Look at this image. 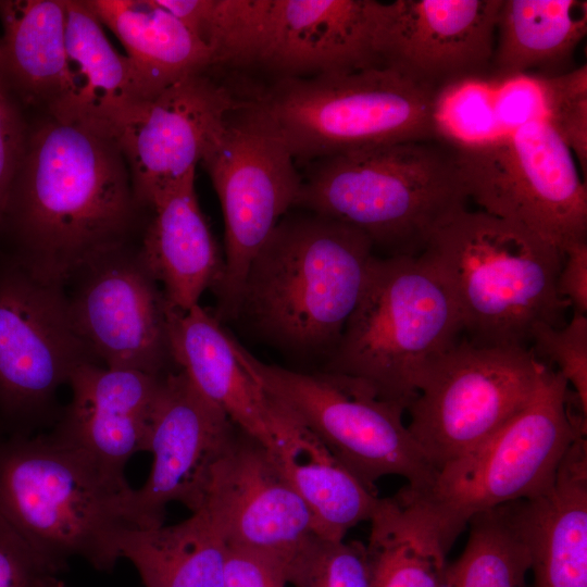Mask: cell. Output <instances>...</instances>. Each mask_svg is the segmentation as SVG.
<instances>
[{
  "label": "cell",
  "instance_id": "obj_19",
  "mask_svg": "<svg viewBox=\"0 0 587 587\" xmlns=\"http://www.w3.org/2000/svg\"><path fill=\"white\" fill-rule=\"evenodd\" d=\"M208 71L170 85L145 103L113 139L140 207L149 208L162 192L196 173L197 164L243 101Z\"/></svg>",
  "mask_w": 587,
  "mask_h": 587
},
{
  "label": "cell",
  "instance_id": "obj_4",
  "mask_svg": "<svg viewBox=\"0 0 587 587\" xmlns=\"http://www.w3.org/2000/svg\"><path fill=\"white\" fill-rule=\"evenodd\" d=\"M419 255L447 285L475 345L527 348L537 325L564 324L570 305L557 291L564 253L523 226L464 209Z\"/></svg>",
  "mask_w": 587,
  "mask_h": 587
},
{
  "label": "cell",
  "instance_id": "obj_34",
  "mask_svg": "<svg viewBox=\"0 0 587 587\" xmlns=\"http://www.w3.org/2000/svg\"><path fill=\"white\" fill-rule=\"evenodd\" d=\"M530 349L539 361L553 363L565 378L582 410L587 413V315L574 312L560 327L539 324Z\"/></svg>",
  "mask_w": 587,
  "mask_h": 587
},
{
  "label": "cell",
  "instance_id": "obj_20",
  "mask_svg": "<svg viewBox=\"0 0 587 587\" xmlns=\"http://www.w3.org/2000/svg\"><path fill=\"white\" fill-rule=\"evenodd\" d=\"M162 375L88 362L73 373L71 400L50 432L117 477L147 451L148 425Z\"/></svg>",
  "mask_w": 587,
  "mask_h": 587
},
{
  "label": "cell",
  "instance_id": "obj_11",
  "mask_svg": "<svg viewBox=\"0 0 587 587\" xmlns=\"http://www.w3.org/2000/svg\"><path fill=\"white\" fill-rule=\"evenodd\" d=\"M469 199L562 252L587 240V188L571 150L544 115L454 146Z\"/></svg>",
  "mask_w": 587,
  "mask_h": 587
},
{
  "label": "cell",
  "instance_id": "obj_30",
  "mask_svg": "<svg viewBox=\"0 0 587 587\" xmlns=\"http://www.w3.org/2000/svg\"><path fill=\"white\" fill-rule=\"evenodd\" d=\"M227 550L203 509L170 526L129 528L118 542L146 587H223Z\"/></svg>",
  "mask_w": 587,
  "mask_h": 587
},
{
  "label": "cell",
  "instance_id": "obj_36",
  "mask_svg": "<svg viewBox=\"0 0 587 587\" xmlns=\"http://www.w3.org/2000/svg\"><path fill=\"white\" fill-rule=\"evenodd\" d=\"M0 513V587H67Z\"/></svg>",
  "mask_w": 587,
  "mask_h": 587
},
{
  "label": "cell",
  "instance_id": "obj_18",
  "mask_svg": "<svg viewBox=\"0 0 587 587\" xmlns=\"http://www.w3.org/2000/svg\"><path fill=\"white\" fill-rule=\"evenodd\" d=\"M236 429L227 414L182 370L163 374L148 425L151 471L132 496L137 527L164 525L166 507L172 502L197 511L212 465Z\"/></svg>",
  "mask_w": 587,
  "mask_h": 587
},
{
  "label": "cell",
  "instance_id": "obj_12",
  "mask_svg": "<svg viewBox=\"0 0 587 587\" xmlns=\"http://www.w3.org/2000/svg\"><path fill=\"white\" fill-rule=\"evenodd\" d=\"M545 363L528 348L457 340L426 366L408 428L438 472L475 449L533 398Z\"/></svg>",
  "mask_w": 587,
  "mask_h": 587
},
{
  "label": "cell",
  "instance_id": "obj_24",
  "mask_svg": "<svg viewBox=\"0 0 587 587\" xmlns=\"http://www.w3.org/2000/svg\"><path fill=\"white\" fill-rule=\"evenodd\" d=\"M266 396L272 437L268 450L311 511L316 535L345 539L350 528L371 519L377 491L355 477L288 409Z\"/></svg>",
  "mask_w": 587,
  "mask_h": 587
},
{
  "label": "cell",
  "instance_id": "obj_7",
  "mask_svg": "<svg viewBox=\"0 0 587 587\" xmlns=\"http://www.w3.org/2000/svg\"><path fill=\"white\" fill-rule=\"evenodd\" d=\"M438 92L384 67L275 80L249 99L296 161L441 139ZM442 140V139H441Z\"/></svg>",
  "mask_w": 587,
  "mask_h": 587
},
{
  "label": "cell",
  "instance_id": "obj_23",
  "mask_svg": "<svg viewBox=\"0 0 587 587\" xmlns=\"http://www.w3.org/2000/svg\"><path fill=\"white\" fill-rule=\"evenodd\" d=\"M66 8L72 98L60 121L113 141L125 123L157 96L134 62L115 50L83 0H66Z\"/></svg>",
  "mask_w": 587,
  "mask_h": 587
},
{
  "label": "cell",
  "instance_id": "obj_27",
  "mask_svg": "<svg viewBox=\"0 0 587 587\" xmlns=\"http://www.w3.org/2000/svg\"><path fill=\"white\" fill-rule=\"evenodd\" d=\"M0 64L23 107L62 120L72 98L66 0H0Z\"/></svg>",
  "mask_w": 587,
  "mask_h": 587
},
{
  "label": "cell",
  "instance_id": "obj_10",
  "mask_svg": "<svg viewBox=\"0 0 587 587\" xmlns=\"http://www.w3.org/2000/svg\"><path fill=\"white\" fill-rule=\"evenodd\" d=\"M586 428L587 414L567 382L545 363L529 402L475 449L440 469L424 495L464 529L479 512L549 488L566 450Z\"/></svg>",
  "mask_w": 587,
  "mask_h": 587
},
{
  "label": "cell",
  "instance_id": "obj_35",
  "mask_svg": "<svg viewBox=\"0 0 587 587\" xmlns=\"http://www.w3.org/2000/svg\"><path fill=\"white\" fill-rule=\"evenodd\" d=\"M23 109L0 64V232L30 127Z\"/></svg>",
  "mask_w": 587,
  "mask_h": 587
},
{
  "label": "cell",
  "instance_id": "obj_31",
  "mask_svg": "<svg viewBox=\"0 0 587 587\" xmlns=\"http://www.w3.org/2000/svg\"><path fill=\"white\" fill-rule=\"evenodd\" d=\"M462 554L448 563L444 587H527L530 559L509 503L469 522Z\"/></svg>",
  "mask_w": 587,
  "mask_h": 587
},
{
  "label": "cell",
  "instance_id": "obj_38",
  "mask_svg": "<svg viewBox=\"0 0 587 587\" xmlns=\"http://www.w3.org/2000/svg\"><path fill=\"white\" fill-rule=\"evenodd\" d=\"M557 278V291L574 312L587 314V240L564 250Z\"/></svg>",
  "mask_w": 587,
  "mask_h": 587
},
{
  "label": "cell",
  "instance_id": "obj_15",
  "mask_svg": "<svg viewBox=\"0 0 587 587\" xmlns=\"http://www.w3.org/2000/svg\"><path fill=\"white\" fill-rule=\"evenodd\" d=\"M502 0H374L375 66L438 93L490 75Z\"/></svg>",
  "mask_w": 587,
  "mask_h": 587
},
{
  "label": "cell",
  "instance_id": "obj_28",
  "mask_svg": "<svg viewBox=\"0 0 587 587\" xmlns=\"http://www.w3.org/2000/svg\"><path fill=\"white\" fill-rule=\"evenodd\" d=\"M586 33L585 0H502L489 77L504 82L566 72Z\"/></svg>",
  "mask_w": 587,
  "mask_h": 587
},
{
  "label": "cell",
  "instance_id": "obj_17",
  "mask_svg": "<svg viewBox=\"0 0 587 587\" xmlns=\"http://www.w3.org/2000/svg\"><path fill=\"white\" fill-rule=\"evenodd\" d=\"M229 547L285 569L316 535L311 511L271 451L237 427L212 465L202 504Z\"/></svg>",
  "mask_w": 587,
  "mask_h": 587
},
{
  "label": "cell",
  "instance_id": "obj_13",
  "mask_svg": "<svg viewBox=\"0 0 587 587\" xmlns=\"http://www.w3.org/2000/svg\"><path fill=\"white\" fill-rule=\"evenodd\" d=\"M224 217V268L215 316L236 320L249 266L278 222L295 208L301 174L271 123L250 100L230 114L201 162Z\"/></svg>",
  "mask_w": 587,
  "mask_h": 587
},
{
  "label": "cell",
  "instance_id": "obj_3",
  "mask_svg": "<svg viewBox=\"0 0 587 587\" xmlns=\"http://www.w3.org/2000/svg\"><path fill=\"white\" fill-rule=\"evenodd\" d=\"M295 208L363 233L374 251L416 257L469 199L453 145L409 140L309 163Z\"/></svg>",
  "mask_w": 587,
  "mask_h": 587
},
{
  "label": "cell",
  "instance_id": "obj_26",
  "mask_svg": "<svg viewBox=\"0 0 587 587\" xmlns=\"http://www.w3.org/2000/svg\"><path fill=\"white\" fill-rule=\"evenodd\" d=\"M167 330L172 361L178 370L238 428L268 449V398L240 363L233 336L215 314L200 304L186 312L168 309Z\"/></svg>",
  "mask_w": 587,
  "mask_h": 587
},
{
  "label": "cell",
  "instance_id": "obj_1",
  "mask_svg": "<svg viewBox=\"0 0 587 587\" xmlns=\"http://www.w3.org/2000/svg\"><path fill=\"white\" fill-rule=\"evenodd\" d=\"M127 168L114 141L88 128L50 116L30 124L0 255L64 287L98 258L127 246L140 208Z\"/></svg>",
  "mask_w": 587,
  "mask_h": 587
},
{
  "label": "cell",
  "instance_id": "obj_5",
  "mask_svg": "<svg viewBox=\"0 0 587 587\" xmlns=\"http://www.w3.org/2000/svg\"><path fill=\"white\" fill-rule=\"evenodd\" d=\"M133 491L51 433L0 438V513L60 572L72 558L100 571L116 564L122 534L137 527Z\"/></svg>",
  "mask_w": 587,
  "mask_h": 587
},
{
  "label": "cell",
  "instance_id": "obj_25",
  "mask_svg": "<svg viewBox=\"0 0 587 587\" xmlns=\"http://www.w3.org/2000/svg\"><path fill=\"white\" fill-rule=\"evenodd\" d=\"M369 522L370 587H444L447 553L462 530L430 499L404 486L378 498Z\"/></svg>",
  "mask_w": 587,
  "mask_h": 587
},
{
  "label": "cell",
  "instance_id": "obj_2",
  "mask_svg": "<svg viewBox=\"0 0 587 587\" xmlns=\"http://www.w3.org/2000/svg\"><path fill=\"white\" fill-rule=\"evenodd\" d=\"M375 255L354 227L311 211L288 212L249 266L236 319L282 349L327 358Z\"/></svg>",
  "mask_w": 587,
  "mask_h": 587
},
{
  "label": "cell",
  "instance_id": "obj_16",
  "mask_svg": "<svg viewBox=\"0 0 587 587\" xmlns=\"http://www.w3.org/2000/svg\"><path fill=\"white\" fill-rule=\"evenodd\" d=\"M74 280L66 294L71 315L98 363L151 375L170 372L168 307L137 249L127 245L110 251Z\"/></svg>",
  "mask_w": 587,
  "mask_h": 587
},
{
  "label": "cell",
  "instance_id": "obj_32",
  "mask_svg": "<svg viewBox=\"0 0 587 587\" xmlns=\"http://www.w3.org/2000/svg\"><path fill=\"white\" fill-rule=\"evenodd\" d=\"M286 587H370L365 545L314 536L284 569Z\"/></svg>",
  "mask_w": 587,
  "mask_h": 587
},
{
  "label": "cell",
  "instance_id": "obj_8",
  "mask_svg": "<svg viewBox=\"0 0 587 587\" xmlns=\"http://www.w3.org/2000/svg\"><path fill=\"white\" fill-rule=\"evenodd\" d=\"M374 0H205L193 33L213 66L255 68L275 80L376 67Z\"/></svg>",
  "mask_w": 587,
  "mask_h": 587
},
{
  "label": "cell",
  "instance_id": "obj_9",
  "mask_svg": "<svg viewBox=\"0 0 587 587\" xmlns=\"http://www.w3.org/2000/svg\"><path fill=\"white\" fill-rule=\"evenodd\" d=\"M236 354L263 391L288 409L367 488L389 475L427 494L437 472L403 422L399 405L361 383L325 372L305 373L253 357L235 338Z\"/></svg>",
  "mask_w": 587,
  "mask_h": 587
},
{
  "label": "cell",
  "instance_id": "obj_21",
  "mask_svg": "<svg viewBox=\"0 0 587 587\" xmlns=\"http://www.w3.org/2000/svg\"><path fill=\"white\" fill-rule=\"evenodd\" d=\"M530 559L534 587H587V440L578 435L553 483L509 503Z\"/></svg>",
  "mask_w": 587,
  "mask_h": 587
},
{
  "label": "cell",
  "instance_id": "obj_22",
  "mask_svg": "<svg viewBox=\"0 0 587 587\" xmlns=\"http://www.w3.org/2000/svg\"><path fill=\"white\" fill-rule=\"evenodd\" d=\"M152 216L137 249L145 267L160 285L170 310L186 312L214 290L224 259L201 212L195 173L150 204Z\"/></svg>",
  "mask_w": 587,
  "mask_h": 587
},
{
  "label": "cell",
  "instance_id": "obj_37",
  "mask_svg": "<svg viewBox=\"0 0 587 587\" xmlns=\"http://www.w3.org/2000/svg\"><path fill=\"white\" fill-rule=\"evenodd\" d=\"M223 587H286L284 569L261 554L228 546Z\"/></svg>",
  "mask_w": 587,
  "mask_h": 587
},
{
  "label": "cell",
  "instance_id": "obj_14",
  "mask_svg": "<svg viewBox=\"0 0 587 587\" xmlns=\"http://www.w3.org/2000/svg\"><path fill=\"white\" fill-rule=\"evenodd\" d=\"M97 362L74 324L64 287L0 255V428L30 435L55 423V397L80 365ZM98 363V362H97Z\"/></svg>",
  "mask_w": 587,
  "mask_h": 587
},
{
  "label": "cell",
  "instance_id": "obj_6",
  "mask_svg": "<svg viewBox=\"0 0 587 587\" xmlns=\"http://www.w3.org/2000/svg\"><path fill=\"white\" fill-rule=\"evenodd\" d=\"M461 333L453 297L421 255L376 254L322 372L354 379L407 411L428 363Z\"/></svg>",
  "mask_w": 587,
  "mask_h": 587
},
{
  "label": "cell",
  "instance_id": "obj_39",
  "mask_svg": "<svg viewBox=\"0 0 587 587\" xmlns=\"http://www.w3.org/2000/svg\"><path fill=\"white\" fill-rule=\"evenodd\" d=\"M3 436H4V435H3V433H2V430H1V428H0V438L3 437Z\"/></svg>",
  "mask_w": 587,
  "mask_h": 587
},
{
  "label": "cell",
  "instance_id": "obj_29",
  "mask_svg": "<svg viewBox=\"0 0 587 587\" xmlns=\"http://www.w3.org/2000/svg\"><path fill=\"white\" fill-rule=\"evenodd\" d=\"M122 42L158 96L173 83L213 67L209 48L157 0H84Z\"/></svg>",
  "mask_w": 587,
  "mask_h": 587
},
{
  "label": "cell",
  "instance_id": "obj_33",
  "mask_svg": "<svg viewBox=\"0 0 587 587\" xmlns=\"http://www.w3.org/2000/svg\"><path fill=\"white\" fill-rule=\"evenodd\" d=\"M544 116L587 174V66L535 77Z\"/></svg>",
  "mask_w": 587,
  "mask_h": 587
}]
</instances>
